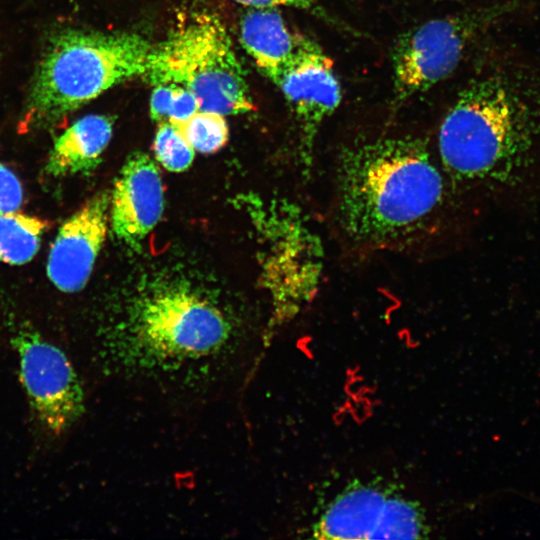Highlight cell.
I'll return each mask as SVG.
<instances>
[{"mask_svg": "<svg viewBox=\"0 0 540 540\" xmlns=\"http://www.w3.org/2000/svg\"><path fill=\"white\" fill-rule=\"evenodd\" d=\"M335 216L345 240L360 249L408 242L443 206L445 180L425 142L414 136L356 139L335 168Z\"/></svg>", "mask_w": 540, "mask_h": 540, "instance_id": "obj_1", "label": "cell"}, {"mask_svg": "<svg viewBox=\"0 0 540 540\" xmlns=\"http://www.w3.org/2000/svg\"><path fill=\"white\" fill-rule=\"evenodd\" d=\"M539 145L540 83L516 63L471 80L438 134L444 171L466 184H513Z\"/></svg>", "mask_w": 540, "mask_h": 540, "instance_id": "obj_2", "label": "cell"}, {"mask_svg": "<svg viewBox=\"0 0 540 540\" xmlns=\"http://www.w3.org/2000/svg\"><path fill=\"white\" fill-rule=\"evenodd\" d=\"M155 47L129 32L69 29L57 33L33 78L24 124L48 127L110 88L144 77Z\"/></svg>", "mask_w": 540, "mask_h": 540, "instance_id": "obj_3", "label": "cell"}, {"mask_svg": "<svg viewBox=\"0 0 540 540\" xmlns=\"http://www.w3.org/2000/svg\"><path fill=\"white\" fill-rule=\"evenodd\" d=\"M143 78L154 86H182L200 110L226 116L255 108L230 35L213 14H193L156 46Z\"/></svg>", "mask_w": 540, "mask_h": 540, "instance_id": "obj_4", "label": "cell"}, {"mask_svg": "<svg viewBox=\"0 0 540 540\" xmlns=\"http://www.w3.org/2000/svg\"><path fill=\"white\" fill-rule=\"evenodd\" d=\"M229 332V324L216 306L184 289H169L147 298L133 327L138 352L158 362L215 353Z\"/></svg>", "mask_w": 540, "mask_h": 540, "instance_id": "obj_5", "label": "cell"}, {"mask_svg": "<svg viewBox=\"0 0 540 540\" xmlns=\"http://www.w3.org/2000/svg\"><path fill=\"white\" fill-rule=\"evenodd\" d=\"M514 3L432 19L402 34L392 51L394 100L402 103L447 78L472 40Z\"/></svg>", "mask_w": 540, "mask_h": 540, "instance_id": "obj_6", "label": "cell"}, {"mask_svg": "<svg viewBox=\"0 0 540 540\" xmlns=\"http://www.w3.org/2000/svg\"><path fill=\"white\" fill-rule=\"evenodd\" d=\"M428 533L417 502L376 483L350 485L313 527V536L319 539H418Z\"/></svg>", "mask_w": 540, "mask_h": 540, "instance_id": "obj_7", "label": "cell"}, {"mask_svg": "<svg viewBox=\"0 0 540 540\" xmlns=\"http://www.w3.org/2000/svg\"><path fill=\"white\" fill-rule=\"evenodd\" d=\"M11 341L36 420L48 434L60 436L84 409L83 389L72 363L60 348L31 329L17 330Z\"/></svg>", "mask_w": 540, "mask_h": 540, "instance_id": "obj_8", "label": "cell"}, {"mask_svg": "<svg viewBox=\"0 0 540 540\" xmlns=\"http://www.w3.org/2000/svg\"><path fill=\"white\" fill-rule=\"evenodd\" d=\"M274 84L282 91L295 116L302 158L305 165H310L320 127L342 99L333 63L317 43L300 35L293 56Z\"/></svg>", "mask_w": 540, "mask_h": 540, "instance_id": "obj_9", "label": "cell"}, {"mask_svg": "<svg viewBox=\"0 0 540 540\" xmlns=\"http://www.w3.org/2000/svg\"><path fill=\"white\" fill-rule=\"evenodd\" d=\"M110 196L87 200L59 228L51 246L47 275L63 292H76L87 283L108 234Z\"/></svg>", "mask_w": 540, "mask_h": 540, "instance_id": "obj_10", "label": "cell"}, {"mask_svg": "<svg viewBox=\"0 0 540 540\" xmlns=\"http://www.w3.org/2000/svg\"><path fill=\"white\" fill-rule=\"evenodd\" d=\"M164 208L161 174L144 152L130 154L110 197L111 225L116 237L137 249L160 220Z\"/></svg>", "mask_w": 540, "mask_h": 540, "instance_id": "obj_11", "label": "cell"}, {"mask_svg": "<svg viewBox=\"0 0 540 540\" xmlns=\"http://www.w3.org/2000/svg\"><path fill=\"white\" fill-rule=\"evenodd\" d=\"M113 120L106 115L84 116L69 126L54 142L46 172L55 177L89 172L108 146Z\"/></svg>", "mask_w": 540, "mask_h": 540, "instance_id": "obj_12", "label": "cell"}, {"mask_svg": "<svg viewBox=\"0 0 540 540\" xmlns=\"http://www.w3.org/2000/svg\"><path fill=\"white\" fill-rule=\"evenodd\" d=\"M299 37L289 30L275 9H253L241 19V43L256 66L273 83L293 56Z\"/></svg>", "mask_w": 540, "mask_h": 540, "instance_id": "obj_13", "label": "cell"}, {"mask_svg": "<svg viewBox=\"0 0 540 540\" xmlns=\"http://www.w3.org/2000/svg\"><path fill=\"white\" fill-rule=\"evenodd\" d=\"M47 223L35 216L0 213V261L21 265L37 253Z\"/></svg>", "mask_w": 540, "mask_h": 540, "instance_id": "obj_14", "label": "cell"}, {"mask_svg": "<svg viewBox=\"0 0 540 540\" xmlns=\"http://www.w3.org/2000/svg\"><path fill=\"white\" fill-rule=\"evenodd\" d=\"M174 124L195 151L211 154L223 148L229 130L224 115L198 110L184 121Z\"/></svg>", "mask_w": 540, "mask_h": 540, "instance_id": "obj_15", "label": "cell"}, {"mask_svg": "<svg viewBox=\"0 0 540 540\" xmlns=\"http://www.w3.org/2000/svg\"><path fill=\"white\" fill-rule=\"evenodd\" d=\"M200 110L195 97L176 84L155 85L150 99V114L154 121L177 123Z\"/></svg>", "mask_w": 540, "mask_h": 540, "instance_id": "obj_16", "label": "cell"}, {"mask_svg": "<svg viewBox=\"0 0 540 540\" xmlns=\"http://www.w3.org/2000/svg\"><path fill=\"white\" fill-rule=\"evenodd\" d=\"M153 150L156 160L168 171L187 170L195 156V150L179 129L170 122L159 123Z\"/></svg>", "mask_w": 540, "mask_h": 540, "instance_id": "obj_17", "label": "cell"}, {"mask_svg": "<svg viewBox=\"0 0 540 540\" xmlns=\"http://www.w3.org/2000/svg\"><path fill=\"white\" fill-rule=\"evenodd\" d=\"M235 2L252 7L253 9H275L289 7L303 10L326 21L337 25L338 22L322 7L317 0H234Z\"/></svg>", "mask_w": 540, "mask_h": 540, "instance_id": "obj_18", "label": "cell"}, {"mask_svg": "<svg viewBox=\"0 0 540 540\" xmlns=\"http://www.w3.org/2000/svg\"><path fill=\"white\" fill-rule=\"evenodd\" d=\"M23 201L22 185L17 176L0 164V213L17 211Z\"/></svg>", "mask_w": 540, "mask_h": 540, "instance_id": "obj_19", "label": "cell"}]
</instances>
